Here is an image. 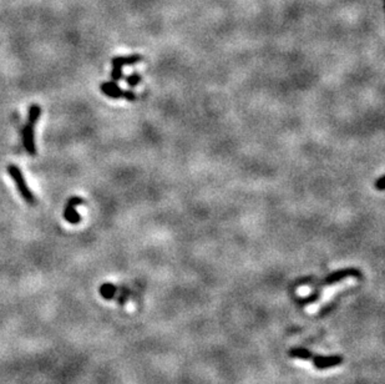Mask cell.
<instances>
[{
	"label": "cell",
	"instance_id": "obj_1",
	"mask_svg": "<svg viewBox=\"0 0 385 384\" xmlns=\"http://www.w3.org/2000/svg\"><path fill=\"white\" fill-rule=\"evenodd\" d=\"M41 116V107L39 105H32L28 111V120L25 126L23 128L22 137L23 145L27 150L28 155L35 156L37 154L36 146H35V126Z\"/></svg>",
	"mask_w": 385,
	"mask_h": 384
},
{
	"label": "cell",
	"instance_id": "obj_2",
	"mask_svg": "<svg viewBox=\"0 0 385 384\" xmlns=\"http://www.w3.org/2000/svg\"><path fill=\"white\" fill-rule=\"evenodd\" d=\"M6 171H8V174L10 175L11 180H13L16 189H18V192L20 193V196L24 198L25 202L29 203V205H34L35 196L32 192V190L29 189V186H28L27 181H25L24 176H23L22 170L15 165H9L8 167H6Z\"/></svg>",
	"mask_w": 385,
	"mask_h": 384
},
{
	"label": "cell",
	"instance_id": "obj_3",
	"mask_svg": "<svg viewBox=\"0 0 385 384\" xmlns=\"http://www.w3.org/2000/svg\"><path fill=\"white\" fill-rule=\"evenodd\" d=\"M142 55L140 54H132V55L128 56H115L114 59L111 60L112 64V70H111V78L114 81H120L123 79V67L126 65H135L137 63L142 62Z\"/></svg>",
	"mask_w": 385,
	"mask_h": 384
},
{
	"label": "cell",
	"instance_id": "obj_4",
	"mask_svg": "<svg viewBox=\"0 0 385 384\" xmlns=\"http://www.w3.org/2000/svg\"><path fill=\"white\" fill-rule=\"evenodd\" d=\"M83 203V198L80 197H71L69 198V201L66 202L64 208V219L66 220L69 224H77L80 221H81V216L76 211V207L79 205Z\"/></svg>",
	"mask_w": 385,
	"mask_h": 384
},
{
	"label": "cell",
	"instance_id": "obj_5",
	"mask_svg": "<svg viewBox=\"0 0 385 384\" xmlns=\"http://www.w3.org/2000/svg\"><path fill=\"white\" fill-rule=\"evenodd\" d=\"M343 358L340 355H316L313 357V364L317 369H328L342 364Z\"/></svg>",
	"mask_w": 385,
	"mask_h": 384
},
{
	"label": "cell",
	"instance_id": "obj_6",
	"mask_svg": "<svg viewBox=\"0 0 385 384\" xmlns=\"http://www.w3.org/2000/svg\"><path fill=\"white\" fill-rule=\"evenodd\" d=\"M361 273L359 270H354V268H348V270H340L337 272L332 273V275L328 276L327 278H324L321 282V286H329L333 283L340 282L343 278L347 277H360Z\"/></svg>",
	"mask_w": 385,
	"mask_h": 384
},
{
	"label": "cell",
	"instance_id": "obj_7",
	"mask_svg": "<svg viewBox=\"0 0 385 384\" xmlns=\"http://www.w3.org/2000/svg\"><path fill=\"white\" fill-rule=\"evenodd\" d=\"M100 89L101 93L106 95L107 97H110V99H121V97H124V93H125V90L120 88L119 84L114 80L102 83L100 85Z\"/></svg>",
	"mask_w": 385,
	"mask_h": 384
},
{
	"label": "cell",
	"instance_id": "obj_8",
	"mask_svg": "<svg viewBox=\"0 0 385 384\" xmlns=\"http://www.w3.org/2000/svg\"><path fill=\"white\" fill-rule=\"evenodd\" d=\"M100 293L105 299H112L116 296L117 288L114 285H111V283H104L100 287Z\"/></svg>",
	"mask_w": 385,
	"mask_h": 384
},
{
	"label": "cell",
	"instance_id": "obj_9",
	"mask_svg": "<svg viewBox=\"0 0 385 384\" xmlns=\"http://www.w3.org/2000/svg\"><path fill=\"white\" fill-rule=\"evenodd\" d=\"M289 355L292 358H298V359H303V360L313 358V354H312L309 351L304 350V348H293V350L289 352Z\"/></svg>",
	"mask_w": 385,
	"mask_h": 384
},
{
	"label": "cell",
	"instance_id": "obj_10",
	"mask_svg": "<svg viewBox=\"0 0 385 384\" xmlns=\"http://www.w3.org/2000/svg\"><path fill=\"white\" fill-rule=\"evenodd\" d=\"M141 81H142V78H141V75L137 74V72H133V74L126 76V83H128V85H130L131 88L137 86Z\"/></svg>",
	"mask_w": 385,
	"mask_h": 384
},
{
	"label": "cell",
	"instance_id": "obj_11",
	"mask_svg": "<svg viewBox=\"0 0 385 384\" xmlns=\"http://www.w3.org/2000/svg\"><path fill=\"white\" fill-rule=\"evenodd\" d=\"M124 99H126L128 101H131V102L135 101L136 94L131 90H125V93H124Z\"/></svg>",
	"mask_w": 385,
	"mask_h": 384
},
{
	"label": "cell",
	"instance_id": "obj_12",
	"mask_svg": "<svg viewBox=\"0 0 385 384\" xmlns=\"http://www.w3.org/2000/svg\"><path fill=\"white\" fill-rule=\"evenodd\" d=\"M375 187H377L379 191H384L385 190V175L383 177H380L377 182H375Z\"/></svg>",
	"mask_w": 385,
	"mask_h": 384
}]
</instances>
